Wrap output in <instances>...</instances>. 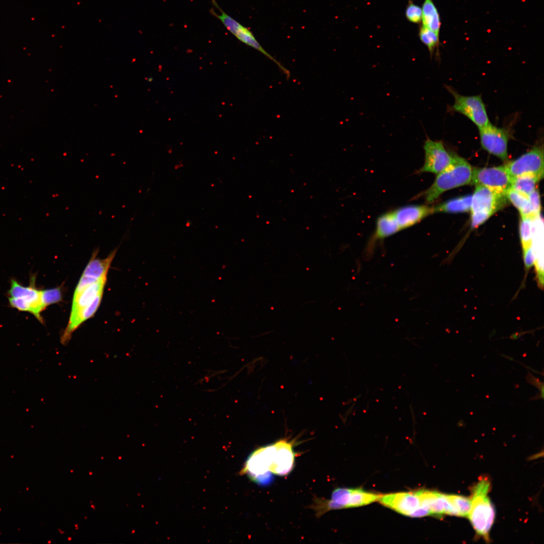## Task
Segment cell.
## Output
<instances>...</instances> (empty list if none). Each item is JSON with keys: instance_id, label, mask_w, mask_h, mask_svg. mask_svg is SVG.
<instances>
[{"instance_id": "6da1fadb", "label": "cell", "mask_w": 544, "mask_h": 544, "mask_svg": "<svg viewBox=\"0 0 544 544\" xmlns=\"http://www.w3.org/2000/svg\"><path fill=\"white\" fill-rule=\"evenodd\" d=\"M472 170L465 159L453 155L451 163L437 174L433 184L420 196H423L427 203H432L446 191L470 184Z\"/></svg>"}, {"instance_id": "7a4b0ae2", "label": "cell", "mask_w": 544, "mask_h": 544, "mask_svg": "<svg viewBox=\"0 0 544 544\" xmlns=\"http://www.w3.org/2000/svg\"><path fill=\"white\" fill-rule=\"evenodd\" d=\"M490 488L488 479L481 480L473 487L468 515L477 533L487 540L495 517L494 508L488 495Z\"/></svg>"}, {"instance_id": "3957f363", "label": "cell", "mask_w": 544, "mask_h": 544, "mask_svg": "<svg viewBox=\"0 0 544 544\" xmlns=\"http://www.w3.org/2000/svg\"><path fill=\"white\" fill-rule=\"evenodd\" d=\"M381 495L362 489L339 488L335 489L330 499L316 498L310 508L320 517L326 512L336 509L354 508L367 505L378 501Z\"/></svg>"}, {"instance_id": "277c9868", "label": "cell", "mask_w": 544, "mask_h": 544, "mask_svg": "<svg viewBox=\"0 0 544 544\" xmlns=\"http://www.w3.org/2000/svg\"><path fill=\"white\" fill-rule=\"evenodd\" d=\"M36 277L32 276L29 286H24L16 280L12 279L8 291L10 305L15 309L32 314L41 323L43 320L41 313L45 308L41 299V292L35 286Z\"/></svg>"}, {"instance_id": "5b68a950", "label": "cell", "mask_w": 544, "mask_h": 544, "mask_svg": "<svg viewBox=\"0 0 544 544\" xmlns=\"http://www.w3.org/2000/svg\"><path fill=\"white\" fill-rule=\"evenodd\" d=\"M212 2L214 7L217 9L219 13H216V11L213 9L210 10V13L218 18L231 34L243 43L252 47L265 55L267 58L276 63L280 70L288 77H289L290 73L289 71L264 49L249 28L244 26L226 13L215 0H212Z\"/></svg>"}, {"instance_id": "8992f818", "label": "cell", "mask_w": 544, "mask_h": 544, "mask_svg": "<svg viewBox=\"0 0 544 544\" xmlns=\"http://www.w3.org/2000/svg\"><path fill=\"white\" fill-rule=\"evenodd\" d=\"M378 501L384 506L405 516L422 517L430 515L423 507L416 491L381 495Z\"/></svg>"}, {"instance_id": "52a82bcc", "label": "cell", "mask_w": 544, "mask_h": 544, "mask_svg": "<svg viewBox=\"0 0 544 544\" xmlns=\"http://www.w3.org/2000/svg\"><path fill=\"white\" fill-rule=\"evenodd\" d=\"M453 96L454 102L451 110L467 117L478 128L490 124L485 105L480 95L464 96L459 94L447 87Z\"/></svg>"}, {"instance_id": "ba28073f", "label": "cell", "mask_w": 544, "mask_h": 544, "mask_svg": "<svg viewBox=\"0 0 544 544\" xmlns=\"http://www.w3.org/2000/svg\"><path fill=\"white\" fill-rule=\"evenodd\" d=\"M512 179L504 166L474 168L470 184L485 186L506 195L511 188Z\"/></svg>"}, {"instance_id": "9c48e42d", "label": "cell", "mask_w": 544, "mask_h": 544, "mask_svg": "<svg viewBox=\"0 0 544 544\" xmlns=\"http://www.w3.org/2000/svg\"><path fill=\"white\" fill-rule=\"evenodd\" d=\"M511 176L531 174L540 180L543 177V150L542 146H535L518 158L504 165Z\"/></svg>"}, {"instance_id": "30bf717a", "label": "cell", "mask_w": 544, "mask_h": 544, "mask_svg": "<svg viewBox=\"0 0 544 544\" xmlns=\"http://www.w3.org/2000/svg\"><path fill=\"white\" fill-rule=\"evenodd\" d=\"M479 130L482 148L503 161L507 160L509 139L508 131L491 123L479 128Z\"/></svg>"}, {"instance_id": "8fae6325", "label": "cell", "mask_w": 544, "mask_h": 544, "mask_svg": "<svg viewBox=\"0 0 544 544\" xmlns=\"http://www.w3.org/2000/svg\"><path fill=\"white\" fill-rule=\"evenodd\" d=\"M425 160L420 173L438 174L445 169L452 161L453 155L449 153L442 142L427 138L423 146Z\"/></svg>"}, {"instance_id": "7c38bea8", "label": "cell", "mask_w": 544, "mask_h": 544, "mask_svg": "<svg viewBox=\"0 0 544 544\" xmlns=\"http://www.w3.org/2000/svg\"><path fill=\"white\" fill-rule=\"evenodd\" d=\"M506 195L483 185H475L472 195L471 213L486 212L491 215L503 207L508 201Z\"/></svg>"}, {"instance_id": "4fadbf2b", "label": "cell", "mask_w": 544, "mask_h": 544, "mask_svg": "<svg viewBox=\"0 0 544 544\" xmlns=\"http://www.w3.org/2000/svg\"><path fill=\"white\" fill-rule=\"evenodd\" d=\"M416 492L421 500L423 507L428 511L430 515L457 516L450 495L423 489Z\"/></svg>"}, {"instance_id": "5bb4252c", "label": "cell", "mask_w": 544, "mask_h": 544, "mask_svg": "<svg viewBox=\"0 0 544 544\" xmlns=\"http://www.w3.org/2000/svg\"><path fill=\"white\" fill-rule=\"evenodd\" d=\"M400 231L393 211L380 216L376 221L375 232L370 238L365 250V257L370 259L374 254L378 241L383 240Z\"/></svg>"}, {"instance_id": "9a60e30c", "label": "cell", "mask_w": 544, "mask_h": 544, "mask_svg": "<svg viewBox=\"0 0 544 544\" xmlns=\"http://www.w3.org/2000/svg\"><path fill=\"white\" fill-rule=\"evenodd\" d=\"M106 278L88 286L79 295L73 296L70 319L65 328L70 327L76 321L81 312L89 306L100 294L103 293Z\"/></svg>"}, {"instance_id": "2e32d148", "label": "cell", "mask_w": 544, "mask_h": 544, "mask_svg": "<svg viewBox=\"0 0 544 544\" xmlns=\"http://www.w3.org/2000/svg\"><path fill=\"white\" fill-rule=\"evenodd\" d=\"M400 230H403L419 223L434 213L433 208L426 205H409L393 211Z\"/></svg>"}, {"instance_id": "e0dca14e", "label": "cell", "mask_w": 544, "mask_h": 544, "mask_svg": "<svg viewBox=\"0 0 544 544\" xmlns=\"http://www.w3.org/2000/svg\"><path fill=\"white\" fill-rule=\"evenodd\" d=\"M116 251V249H114L104 259L97 258V253H94L82 275L98 280L106 278Z\"/></svg>"}, {"instance_id": "ac0fdd59", "label": "cell", "mask_w": 544, "mask_h": 544, "mask_svg": "<svg viewBox=\"0 0 544 544\" xmlns=\"http://www.w3.org/2000/svg\"><path fill=\"white\" fill-rule=\"evenodd\" d=\"M422 11V25L439 35L441 28L440 17L433 1L424 0Z\"/></svg>"}, {"instance_id": "d6986e66", "label": "cell", "mask_w": 544, "mask_h": 544, "mask_svg": "<svg viewBox=\"0 0 544 544\" xmlns=\"http://www.w3.org/2000/svg\"><path fill=\"white\" fill-rule=\"evenodd\" d=\"M472 195L453 198L433 207V213H455L470 210Z\"/></svg>"}, {"instance_id": "ffe728a7", "label": "cell", "mask_w": 544, "mask_h": 544, "mask_svg": "<svg viewBox=\"0 0 544 544\" xmlns=\"http://www.w3.org/2000/svg\"><path fill=\"white\" fill-rule=\"evenodd\" d=\"M506 196L508 200L518 210L521 217H529L532 220L536 218L531 209L528 196L511 188L507 192Z\"/></svg>"}, {"instance_id": "44dd1931", "label": "cell", "mask_w": 544, "mask_h": 544, "mask_svg": "<svg viewBox=\"0 0 544 544\" xmlns=\"http://www.w3.org/2000/svg\"><path fill=\"white\" fill-rule=\"evenodd\" d=\"M540 180L531 174H524L513 178L511 189L528 196L536 189L537 183Z\"/></svg>"}, {"instance_id": "7402d4cb", "label": "cell", "mask_w": 544, "mask_h": 544, "mask_svg": "<svg viewBox=\"0 0 544 544\" xmlns=\"http://www.w3.org/2000/svg\"><path fill=\"white\" fill-rule=\"evenodd\" d=\"M419 36L421 41L427 47L430 56L432 57L435 52L438 50L439 45V35L429 29L421 25L419 31Z\"/></svg>"}, {"instance_id": "603a6c76", "label": "cell", "mask_w": 544, "mask_h": 544, "mask_svg": "<svg viewBox=\"0 0 544 544\" xmlns=\"http://www.w3.org/2000/svg\"><path fill=\"white\" fill-rule=\"evenodd\" d=\"M520 224V238L522 252L532 248L531 221L529 217H521Z\"/></svg>"}, {"instance_id": "cb8c5ba5", "label": "cell", "mask_w": 544, "mask_h": 544, "mask_svg": "<svg viewBox=\"0 0 544 544\" xmlns=\"http://www.w3.org/2000/svg\"><path fill=\"white\" fill-rule=\"evenodd\" d=\"M454 508L458 516H468L471 507L470 499L467 497L450 495Z\"/></svg>"}, {"instance_id": "d4e9b609", "label": "cell", "mask_w": 544, "mask_h": 544, "mask_svg": "<svg viewBox=\"0 0 544 544\" xmlns=\"http://www.w3.org/2000/svg\"><path fill=\"white\" fill-rule=\"evenodd\" d=\"M43 305L45 309L48 306L60 302L62 292L60 287L41 290Z\"/></svg>"}, {"instance_id": "484cf974", "label": "cell", "mask_w": 544, "mask_h": 544, "mask_svg": "<svg viewBox=\"0 0 544 544\" xmlns=\"http://www.w3.org/2000/svg\"><path fill=\"white\" fill-rule=\"evenodd\" d=\"M405 16L409 22L419 24L422 22V8L413 1H409L405 9Z\"/></svg>"}, {"instance_id": "4316f807", "label": "cell", "mask_w": 544, "mask_h": 544, "mask_svg": "<svg viewBox=\"0 0 544 544\" xmlns=\"http://www.w3.org/2000/svg\"><path fill=\"white\" fill-rule=\"evenodd\" d=\"M527 382L531 385L535 386L539 390V393L535 396L532 397V399H538L543 398V383L538 378L534 377L530 372H528L526 377Z\"/></svg>"}, {"instance_id": "83f0119b", "label": "cell", "mask_w": 544, "mask_h": 544, "mask_svg": "<svg viewBox=\"0 0 544 544\" xmlns=\"http://www.w3.org/2000/svg\"><path fill=\"white\" fill-rule=\"evenodd\" d=\"M529 201L533 213L536 218L540 211V200L538 191L536 189L528 195Z\"/></svg>"}, {"instance_id": "f1b7e54d", "label": "cell", "mask_w": 544, "mask_h": 544, "mask_svg": "<svg viewBox=\"0 0 544 544\" xmlns=\"http://www.w3.org/2000/svg\"><path fill=\"white\" fill-rule=\"evenodd\" d=\"M492 215L486 212L471 213V226L476 228L486 221Z\"/></svg>"}]
</instances>
